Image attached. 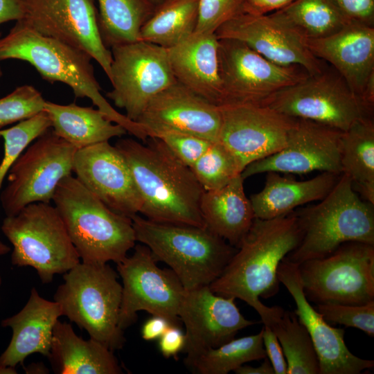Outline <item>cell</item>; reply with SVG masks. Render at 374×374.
I'll return each mask as SVG.
<instances>
[{
	"label": "cell",
	"instance_id": "1",
	"mask_svg": "<svg viewBox=\"0 0 374 374\" xmlns=\"http://www.w3.org/2000/svg\"><path fill=\"white\" fill-rule=\"evenodd\" d=\"M127 161L142 200L139 214L157 222L204 227L200 202L204 191L190 168L159 138L144 143L121 138L114 145Z\"/></svg>",
	"mask_w": 374,
	"mask_h": 374
},
{
	"label": "cell",
	"instance_id": "2",
	"mask_svg": "<svg viewBox=\"0 0 374 374\" xmlns=\"http://www.w3.org/2000/svg\"><path fill=\"white\" fill-rule=\"evenodd\" d=\"M302 235L294 211L273 219L254 218L236 252L210 289L218 295L244 301L265 321L276 306H267L260 298L267 299L278 292V265L297 247Z\"/></svg>",
	"mask_w": 374,
	"mask_h": 374
},
{
	"label": "cell",
	"instance_id": "3",
	"mask_svg": "<svg viewBox=\"0 0 374 374\" xmlns=\"http://www.w3.org/2000/svg\"><path fill=\"white\" fill-rule=\"evenodd\" d=\"M19 60L28 62L41 77L51 83L61 82L71 88L76 98H87L113 123L143 141L148 138L144 128L116 110L101 93L92 57L87 52L58 39L44 36L21 19L0 37V61Z\"/></svg>",
	"mask_w": 374,
	"mask_h": 374
},
{
	"label": "cell",
	"instance_id": "4",
	"mask_svg": "<svg viewBox=\"0 0 374 374\" xmlns=\"http://www.w3.org/2000/svg\"><path fill=\"white\" fill-rule=\"evenodd\" d=\"M52 202L80 262L118 263L135 246L132 219L109 208L72 175L60 182Z\"/></svg>",
	"mask_w": 374,
	"mask_h": 374
},
{
	"label": "cell",
	"instance_id": "5",
	"mask_svg": "<svg viewBox=\"0 0 374 374\" xmlns=\"http://www.w3.org/2000/svg\"><path fill=\"white\" fill-rule=\"evenodd\" d=\"M131 219L136 242L168 265L185 290L210 285L237 251L206 227L157 222L139 214Z\"/></svg>",
	"mask_w": 374,
	"mask_h": 374
},
{
	"label": "cell",
	"instance_id": "6",
	"mask_svg": "<svg viewBox=\"0 0 374 374\" xmlns=\"http://www.w3.org/2000/svg\"><path fill=\"white\" fill-rule=\"evenodd\" d=\"M294 213L303 235L285 258L298 265L324 257L345 242L374 245V204L359 197L346 174L319 203Z\"/></svg>",
	"mask_w": 374,
	"mask_h": 374
},
{
	"label": "cell",
	"instance_id": "7",
	"mask_svg": "<svg viewBox=\"0 0 374 374\" xmlns=\"http://www.w3.org/2000/svg\"><path fill=\"white\" fill-rule=\"evenodd\" d=\"M108 263L79 262L63 274L53 300L62 316L86 330L110 350H120L126 339L118 326L122 285Z\"/></svg>",
	"mask_w": 374,
	"mask_h": 374
},
{
	"label": "cell",
	"instance_id": "8",
	"mask_svg": "<svg viewBox=\"0 0 374 374\" xmlns=\"http://www.w3.org/2000/svg\"><path fill=\"white\" fill-rule=\"evenodd\" d=\"M1 229L12 245L11 262L31 267L44 284L80 262L63 221L51 204L35 202L6 216Z\"/></svg>",
	"mask_w": 374,
	"mask_h": 374
},
{
	"label": "cell",
	"instance_id": "9",
	"mask_svg": "<svg viewBox=\"0 0 374 374\" xmlns=\"http://www.w3.org/2000/svg\"><path fill=\"white\" fill-rule=\"evenodd\" d=\"M303 290L317 304L374 301V245L348 242L331 253L299 265Z\"/></svg>",
	"mask_w": 374,
	"mask_h": 374
},
{
	"label": "cell",
	"instance_id": "10",
	"mask_svg": "<svg viewBox=\"0 0 374 374\" xmlns=\"http://www.w3.org/2000/svg\"><path fill=\"white\" fill-rule=\"evenodd\" d=\"M76 151L51 128L33 141L10 169L0 192L6 215H15L32 203L51 204L60 182L72 175Z\"/></svg>",
	"mask_w": 374,
	"mask_h": 374
},
{
	"label": "cell",
	"instance_id": "11",
	"mask_svg": "<svg viewBox=\"0 0 374 374\" xmlns=\"http://www.w3.org/2000/svg\"><path fill=\"white\" fill-rule=\"evenodd\" d=\"M260 104L287 116L312 121L341 132L364 117H373L329 64L322 71L280 89Z\"/></svg>",
	"mask_w": 374,
	"mask_h": 374
},
{
	"label": "cell",
	"instance_id": "12",
	"mask_svg": "<svg viewBox=\"0 0 374 374\" xmlns=\"http://www.w3.org/2000/svg\"><path fill=\"white\" fill-rule=\"evenodd\" d=\"M132 256L116 263L122 279V300L118 326L125 330L137 319V312L146 311L179 326V309L185 291L175 274L161 269L148 247L135 244Z\"/></svg>",
	"mask_w": 374,
	"mask_h": 374
},
{
	"label": "cell",
	"instance_id": "13",
	"mask_svg": "<svg viewBox=\"0 0 374 374\" xmlns=\"http://www.w3.org/2000/svg\"><path fill=\"white\" fill-rule=\"evenodd\" d=\"M109 81L112 89L106 96L123 109L132 121L137 119L149 102L177 81L172 74L167 50L137 40L112 46Z\"/></svg>",
	"mask_w": 374,
	"mask_h": 374
},
{
	"label": "cell",
	"instance_id": "14",
	"mask_svg": "<svg viewBox=\"0 0 374 374\" xmlns=\"http://www.w3.org/2000/svg\"><path fill=\"white\" fill-rule=\"evenodd\" d=\"M219 73L224 105L260 104L309 74L297 65L277 64L233 39H218Z\"/></svg>",
	"mask_w": 374,
	"mask_h": 374
},
{
	"label": "cell",
	"instance_id": "15",
	"mask_svg": "<svg viewBox=\"0 0 374 374\" xmlns=\"http://www.w3.org/2000/svg\"><path fill=\"white\" fill-rule=\"evenodd\" d=\"M21 20L39 33L58 39L91 55L108 79L112 53L103 43L98 28L96 0H21Z\"/></svg>",
	"mask_w": 374,
	"mask_h": 374
},
{
	"label": "cell",
	"instance_id": "16",
	"mask_svg": "<svg viewBox=\"0 0 374 374\" xmlns=\"http://www.w3.org/2000/svg\"><path fill=\"white\" fill-rule=\"evenodd\" d=\"M220 107L222 124L218 141L233 154L242 172L251 163L285 147L295 118L261 104Z\"/></svg>",
	"mask_w": 374,
	"mask_h": 374
},
{
	"label": "cell",
	"instance_id": "17",
	"mask_svg": "<svg viewBox=\"0 0 374 374\" xmlns=\"http://www.w3.org/2000/svg\"><path fill=\"white\" fill-rule=\"evenodd\" d=\"M342 132L317 122L295 118L285 147L248 165L241 175L245 179L271 171L306 174L315 170L341 175Z\"/></svg>",
	"mask_w": 374,
	"mask_h": 374
},
{
	"label": "cell",
	"instance_id": "18",
	"mask_svg": "<svg viewBox=\"0 0 374 374\" xmlns=\"http://www.w3.org/2000/svg\"><path fill=\"white\" fill-rule=\"evenodd\" d=\"M179 317L185 326L184 362L231 341L240 330L257 323L241 314L235 299L214 293L209 285L185 290Z\"/></svg>",
	"mask_w": 374,
	"mask_h": 374
},
{
	"label": "cell",
	"instance_id": "19",
	"mask_svg": "<svg viewBox=\"0 0 374 374\" xmlns=\"http://www.w3.org/2000/svg\"><path fill=\"white\" fill-rule=\"evenodd\" d=\"M73 172L78 180L115 213L131 218L142 200L123 156L109 141L77 150Z\"/></svg>",
	"mask_w": 374,
	"mask_h": 374
},
{
	"label": "cell",
	"instance_id": "20",
	"mask_svg": "<svg viewBox=\"0 0 374 374\" xmlns=\"http://www.w3.org/2000/svg\"><path fill=\"white\" fill-rule=\"evenodd\" d=\"M148 137L177 132L217 141L222 124L220 107L176 82L148 104L137 119Z\"/></svg>",
	"mask_w": 374,
	"mask_h": 374
},
{
	"label": "cell",
	"instance_id": "21",
	"mask_svg": "<svg viewBox=\"0 0 374 374\" xmlns=\"http://www.w3.org/2000/svg\"><path fill=\"white\" fill-rule=\"evenodd\" d=\"M277 278L292 296L294 312L307 329L317 352L319 374H359L373 368V360L352 353L344 341V330L334 328L310 305L303 290L299 265L285 258L280 262Z\"/></svg>",
	"mask_w": 374,
	"mask_h": 374
},
{
	"label": "cell",
	"instance_id": "22",
	"mask_svg": "<svg viewBox=\"0 0 374 374\" xmlns=\"http://www.w3.org/2000/svg\"><path fill=\"white\" fill-rule=\"evenodd\" d=\"M215 35L217 39L241 41L277 64L300 66L309 75L322 71L327 65L308 49L303 39L270 14L243 12L222 25Z\"/></svg>",
	"mask_w": 374,
	"mask_h": 374
},
{
	"label": "cell",
	"instance_id": "23",
	"mask_svg": "<svg viewBox=\"0 0 374 374\" xmlns=\"http://www.w3.org/2000/svg\"><path fill=\"white\" fill-rule=\"evenodd\" d=\"M303 42L316 57L340 74L362 102L368 82L374 78V26L350 20L328 37Z\"/></svg>",
	"mask_w": 374,
	"mask_h": 374
},
{
	"label": "cell",
	"instance_id": "24",
	"mask_svg": "<svg viewBox=\"0 0 374 374\" xmlns=\"http://www.w3.org/2000/svg\"><path fill=\"white\" fill-rule=\"evenodd\" d=\"M62 316L56 301L43 298L33 287L23 308L1 322L2 327L12 330V337L0 355V374L17 373L15 367L23 366L25 359L32 354L48 357L54 326Z\"/></svg>",
	"mask_w": 374,
	"mask_h": 374
},
{
	"label": "cell",
	"instance_id": "25",
	"mask_svg": "<svg viewBox=\"0 0 374 374\" xmlns=\"http://www.w3.org/2000/svg\"><path fill=\"white\" fill-rule=\"evenodd\" d=\"M175 80L220 106L222 89L219 73L218 39L215 33L194 32L166 49Z\"/></svg>",
	"mask_w": 374,
	"mask_h": 374
},
{
	"label": "cell",
	"instance_id": "26",
	"mask_svg": "<svg viewBox=\"0 0 374 374\" xmlns=\"http://www.w3.org/2000/svg\"><path fill=\"white\" fill-rule=\"evenodd\" d=\"M57 374H121L114 351L98 341L75 334L71 324L56 322L47 357Z\"/></svg>",
	"mask_w": 374,
	"mask_h": 374
},
{
	"label": "cell",
	"instance_id": "27",
	"mask_svg": "<svg viewBox=\"0 0 374 374\" xmlns=\"http://www.w3.org/2000/svg\"><path fill=\"white\" fill-rule=\"evenodd\" d=\"M262 189L249 199L255 218L268 220L285 215L296 207L325 197L340 175L322 172L304 181L267 172Z\"/></svg>",
	"mask_w": 374,
	"mask_h": 374
},
{
	"label": "cell",
	"instance_id": "28",
	"mask_svg": "<svg viewBox=\"0 0 374 374\" xmlns=\"http://www.w3.org/2000/svg\"><path fill=\"white\" fill-rule=\"evenodd\" d=\"M241 174L223 187L204 191L200 211L204 227L238 248L255 218Z\"/></svg>",
	"mask_w": 374,
	"mask_h": 374
},
{
	"label": "cell",
	"instance_id": "29",
	"mask_svg": "<svg viewBox=\"0 0 374 374\" xmlns=\"http://www.w3.org/2000/svg\"><path fill=\"white\" fill-rule=\"evenodd\" d=\"M44 110L51 119L53 132L77 150L127 133L123 126L111 121L98 109L46 100Z\"/></svg>",
	"mask_w": 374,
	"mask_h": 374
},
{
	"label": "cell",
	"instance_id": "30",
	"mask_svg": "<svg viewBox=\"0 0 374 374\" xmlns=\"http://www.w3.org/2000/svg\"><path fill=\"white\" fill-rule=\"evenodd\" d=\"M342 173L348 175L353 189L362 199L374 204V121L364 117L342 132Z\"/></svg>",
	"mask_w": 374,
	"mask_h": 374
},
{
	"label": "cell",
	"instance_id": "31",
	"mask_svg": "<svg viewBox=\"0 0 374 374\" xmlns=\"http://www.w3.org/2000/svg\"><path fill=\"white\" fill-rule=\"evenodd\" d=\"M270 15L303 39L328 37L350 21L333 0H294Z\"/></svg>",
	"mask_w": 374,
	"mask_h": 374
},
{
	"label": "cell",
	"instance_id": "32",
	"mask_svg": "<svg viewBox=\"0 0 374 374\" xmlns=\"http://www.w3.org/2000/svg\"><path fill=\"white\" fill-rule=\"evenodd\" d=\"M198 0H168L157 6L142 26L139 39L168 49L196 28Z\"/></svg>",
	"mask_w": 374,
	"mask_h": 374
},
{
	"label": "cell",
	"instance_id": "33",
	"mask_svg": "<svg viewBox=\"0 0 374 374\" xmlns=\"http://www.w3.org/2000/svg\"><path fill=\"white\" fill-rule=\"evenodd\" d=\"M276 335L284 353L287 374H319V358L310 336L294 312L277 306L265 322Z\"/></svg>",
	"mask_w": 374,
	"mask_h": 374
},
{
	"label": "cell",
	"instance_id": "34",
	"mask_svg": "<svg viewBox=\"0 0 374 374\" xmlns=\"http://www.w3.org/2000/svg\"><path fill=\"white\" fill-rule=\"evenodd\" d=\"M98 28L104 44L112 46L139 39L140 30L156 7L150 0H97Z\"/></svg>",
	"mask_w": 374,
	"mask_h": 374
},
{
	"label": "cell",
	"instance_id": "35",
	"mask_svg": "<svg viewBox=\"0 0 374 374\" xmlns=\"http://www.w3.org/2000/svg\"><path fill=\"white\" fill-rule=\"evenodd\" d=\"M266 357L261 329L258 334L233 339L184 362L198 374H227L247 362Z\"/></svg>",
	"mask_w": 374,
	"mask_h": 374
},
{
	"label": "cell",
	"instance_id": "36",
	"mask_svg": "<svg viewBox=\"0 0 374 374\" xmlns=\"http://www.w3.org/2000/svg\"><path fill=\"white\" fill-rule=\"evenodd\" d=\"M190 169L205 191L219 189L242 173L233 154L218 141L211 143Z\"/></svg>",
	"mask_w": 374,
	"mask_h": 374
},
{
	"label": "cell",
	"instance_id": "37",
	"mask_svg": "<svg viewBox=\"0 0 374 374\" xmlns=\"http://www.w3.org/2000/svg\"><path fill=\"white\" fill-rule=\"evenodd\" d=\"M50 128L51 119L43 110L11 127L0 130L4 147L0 163V192L4 179L17 159L33 141Z\"/></svg>",
	"mask_w": 374,
	"mask_h": 374
},
{
	"label": "cell",
	"instance_id": "38",
	"mask_svg": "<svg viewBox=\"0 0 374 374\" xmlns=\"http://www.w3.org/2000/svg\"><path fill=\"white\" fill-rule=\"evenodd\" d=\"M45 102L42 93L33 86L17 87L0 98V128L42 112Z\"/></svg>",
	"mask_w": 374,
	"mask_h": 374
},
{
	"label": "cell",
	"instance_id": "39",
	"mask_svg": "<svg viewBox=\"0 0 374 374\" xmlns=\"http://www.w3.org/2000/svg\"><path fill=\"white\" fill-rule=\"evenodd\" d=\"M316 310L327 322L362 330L374 336V301L362 305L317 304Z\"/></svg>",
	"mask_w": 374,
	"mask_h": 374
},
{
	"label": "cell",
	"instance_id": "40",
	"mask_svg": "<svg viewBox=\"0 0 374 374\" xmlns=\"http://www.w3.org/2000/svg\"><path fill=\"white\" fill-rule=\"evenodd\" d=\"M245 12V0H198L195 32L215 33L224 23Z\"/></svg>",
	"mask_w": 374,
	"mask_h": 374
},
{
	"label": "cell",
	"instance_id": "41",
	"mask_svg": "<svg viewBox=\"0 0 374 374\" xmlns=\"http://www.w3.org/2000/svg\"><path fill=\"white\" fill-rule=\"evenodd\" d=\"M184 165L190 168L207 150L213 141L184 133L169 132L159 137Z\"/></svg>",
	"mask_w": 374,
	"mask_h": 374
},
{
	"label": "cell",
	"instance_id": "42",
	"mask_svg": "<svg viewBox=\"0 0 374 374\" xmlns=\"http://www.w3.org/2000/svg\"><path fill=\"white\" fill-rule=\"evenodd\" d=\"M350 19L374 26V0H333Z\"/></svg>",
	"mask_w": 374,
	"mask_h": 374
},
{
	"label": "cell",
	"instance_id": "43",
	"mask_svg": "<svg viewBox=\"0 0 374 374\" xmlns=\"http://www.w3.org/2000/svg\"><path fill=\"white\" fill-rule=\"evenodd\" d=\"M262 330V342L266 356L272 365L274 374H287L286 359L276 335L267 326H264Z\"/></svg>",
	"mask_w": 374,
	"mask_h": 374
},
{
	"label": "cell",
	"instance_id": "44",
	"mask_svg": "<svg viewBox=\"0 0 374 374\" xmlns=\"http://www.w3.org/2000/svg\"><path fill=\"white\" fill-rule=\"evenodd\" d=\"M185 344V334L179 326L170 325L159 339V349L163 357H175L182 351Z\"/></svg>",
	"mask_w": 374,
	"mask_h": 374
},
{
	"label": "cell",
	"instance_id": "45",
	"mask_svg": "<svg viewBox=\"0 0 374 374\" xmlns=\"http://www.w3.org/2000/svg\"><path fill=\"white\" fill-rule=\"evenodd\" d=\"M294 0H245V12L267 15L278 10Z\"/></svg>",
	"mask_w": 374,
	"mask_h": 374
},
{
	"label": "cell",
	"instance_id": "46",
	"mask_svg": "<svg viewBox=\"0 0 374 374\" xmlns=\"http://www.w3.org/2000/svg\"><path fill=\"white\" fill-rule=\"evenodd\" d=\"M170 325L166 318L152 315L143 325L141 337L145 341L159 339Z\"/></svg>",
	"mask_w": 374,
	"mask_h": 374
},
{
	"label": "cell",
	"instance_id": "47",
	"mask_svg": "<svg viewBox=\"0 0 374 374\" xmlns=\"http://www.w3.org/2000/svg\"><path fill=\"white\" fill-rule=\"evenodd\" d=\"M25 10L21 0H0V24L24 18Z\"/></svg>",
	"mask_w": 374,
	"mask_h": 374
},
{
	"label": "cell",
	"instance_id": "48",
	"mask_svg": "<svg viewBox=\"0 0 374 374\" xmlns=\"http://www.w3.org/2000/svg\"><path fill=\"white\" fill-rule=\"evenodd\" d=\"M236 374H274V371L269 359L266 357L263 362L256 367L242 365L234 371Z\"/></svg>",
	"mask_w": 374,
	"mask_h": 374
},
{
	"label": "cell",
	"instance_id": "49",
	"mask_svg": "<svg viewBox=\"0 0 374 374\" xmlns=\"http://www.w3.org/2000/svg\"><path fill=\"white\" fill-rule=\"evenodd\" d=\"M11 251V248L0 240V256L7 254Z\"/></svg>",
	"mask_w": 374,
	"mask_h": 374
},
{
	"label": "cell",
	"instance_id": "50",
	"mask_svg": "<svg viewBox=\"0 0 374 374\" xmlns=\"http://www.w3.org/2000/svg\"><path fill=\"white\" fill-rule=\"evenodd\" d=\"M150 1L157 8V6H160L163 2V0H150Z\"/></svg>",
	"mask_w": 374,
	"mask_h": 374
},
{
	"label": "cell",
	"instance_id": "51",
	"mask_svg": "<svg viewBox=\"0 0 374 374\" xmlns=\"http://www.w3.org/2000/svg\"><path fill=\"white\" fill-rule=\"evenodd\" d=\"M0 37H1V33H0ZM2 75H3V73H2L1 69L0 67V78L2 76Z\"/></svg>",
	"mask_w": 374,
	"mask_h": 374
},
{
	"label": "cell",
	"instance_id": "52",
	"mask_svg": "<svg viewBox=\"0 0 374 374\" xmlns=\"http://www.w3.org/2000/svg\"><path fill=\"white\" fill-rule=\"evenodd\" d=\"M1 283H2V278H1V274H0V287L1 285ZM0 300H1V298H0Z\"/></svg>",
	"mask_w": 374,
	"mask_h": 374
},
{
	"label": "cell",
	"instance_id": "53",
	"mask_svg": "<svg viewBox=\"0 0 374 374\" xmlns=\"http://www.w3.org/2000/svg\"><path fill=\"white\" fill-rule=\"evenodd\" d=\"M168 1V0H163V1Z\"/></svg>",
	"mask_w": 374,
	"mask_h": 374
}]
</instances>
